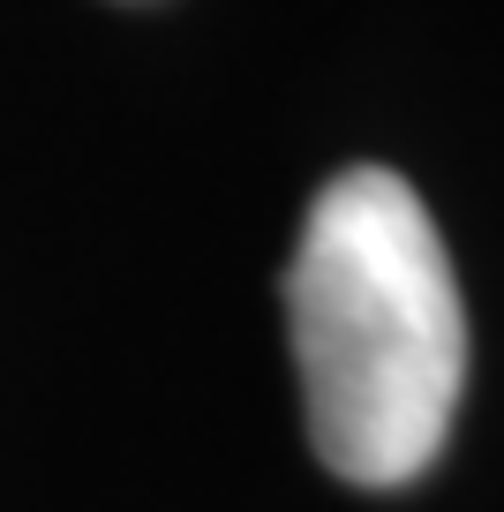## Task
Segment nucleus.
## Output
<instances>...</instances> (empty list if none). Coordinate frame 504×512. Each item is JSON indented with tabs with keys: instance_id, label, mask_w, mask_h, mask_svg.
<instances>
[{
	"instance_id": "obj_1",
	"label": "nucleus",
	"mask_w": 504,
	"mask_h": 512,
	"mask_svg": "<svg viewBox=\"0 0 504 512\" xmlns=\"http://www.w3.org/2000/svg\"><path fill=\"white\" fill-rule=\"evenodd\" d=\"M286 324L316 460L354 490L429 475L467 384V317L407 174L347 166L316 189L286 264Z\"/></svg>"
}]
</instances>
